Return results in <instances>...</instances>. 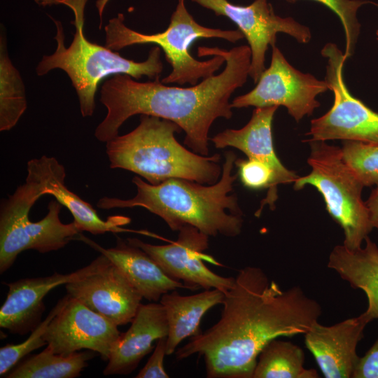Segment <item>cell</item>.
<instances>
[{
	"label": "cell",
	"mask_w": 378,
	"mask_h": 378,
	"mask_svg": "<svg viewBox=\"0 0 378 378\" xmlns=\"http://www.w3.org/2000/svg\"><path fill=\"white\" fill-rule=\"evenodd\" d=\"M236 160L233 151L225 152L221 176L212 185L182 178L153 185L134 176V197H104L97 206L102 209L143 207L163 219L173 231L191 225L209 237H234L241 233L244 222L237 197L231 194L238 175L232 174Z\"/></svg>",
	"instance_id": "3957f363"
},
{
	"label": "cell",
	"mask_w": 378,
	"mask_h": 378,
	"mask_svg": "<svg viewBox=\"0 0 378 378\" xmlns=\"http://www.w3.org/2000/svg\"><path fill=\"white\" fill-rule=\"evenodd\" d=\"M127 241L147 253L167 275L190 290L216 288L225 293L234 284L235 278L220 276L204 263L209 236L193 226L181 227L176 240L164 245L151 244L137 238Z\"/></svg>",
	"instance_id": "7c38bea8"
},
{
	"label": "cell",
	"mask_w": 378,
	"mask_h": 378,
	"mask_svg": "<svg viewBox=\"0 0 378 378\" xmlns=\"http://www.w3.org/2000/svg\"><path fill=\"white\" fill-rule=\"evenodd\" d=\"M224 296V292L212 288L190 295H182L174 290L161 297L159 302L164 308L168 323L167 356L173 354L183 340L200 332L203 316L214 306L222 304Z\"/></svg>",
	"instance_id": "7402d4cb"
},
{
	"label": "cell",
	"mask_w": 378,
	"mask_h": 378,
	"mask_svg": "<svg viewBox=\"0 0 378 378\" xmlns=\"http://www.w3.org/2000/svg\"><path fill=\"white\" fill-rule=\"evenodd\" d=\"M211 55L225 59L224 69L188 88L167 86L160 77L139 82L127 74H117L107 79L100 96L107 113L95 130L97 139L106 143L118 135L120 127L129 118L148 115L177 124L186 133L184 144L193 152L207 156L211 126L217 118H232L230 99L246 82L251 51L246 45L230 50L197 48L198 57Z\"/></svg>",
	"instance_id": "7a4b0ae2"
},
{
	"label": "cell",
	"mask_w": 378,
	"mask_h": 378,
	"mask_svg": "<svg viewBox=\"0 0 378 378\" xmlns=\"http://www.w3.org/2000/svg\"><path fill=\"white\" fill-rule=\"evenodd\" d=\"M376 36H377V41H378V30H377V32H376Z\"/></svg>",
	"instance_id": "d6a6232c"
},
{
	"label": "cell",
	"mask_w": 378,
	"mask_h": 378,
	"mask_svg": "<svg viewBox=\"0 0 378 378\" xmlns=\"http://www.w3.org/2000/svg\"><path fill=\"white\" fill-rule=\"evenodd\" d=\"M27 109L25 88L20 72L11 62L4 36L0 39V131L15 126Z\"/></svg>",
	"instance_id": "d4e9b609"
},
{
	"label": "cell",
	"mask_w": 378,
	"mask_h": 378,
	"mask_svg": "<svg viewBox=\"0 0 378 378\" xmlns=\"http://www.w3.org/2000/svg\"><path fill=\"white\" fill-rule=\"evenodd\" d=\"M311 151L307 176L293 183L296 190L313 186L323 197L330 216L343 229V245L350 250L361 247L373 229L368 209L361 198L364 187L342 158L341 148L323 141H306Z\"/></svg>",
	"instance_id": "52a82bcc"
},
{
	"label": "cell",
	"mask_w": 378,
	"mask_h": 378,
	"mask_svg": "<svg viewBox=\"0 0 378 378\" xmlns=\"http://www.w3.org/2000/svg\"><path fill=\"white\" fill-rule=\"evenodd\" d=\"M270 66L262 72L256 86L235 97L232 108L283 106L296 122L311 115L320 106L318 94L329 90L326 80L295 69L281 50L272 46Z\"/></svg>",
	"instance_id": "30bf717a"
},
{
	"label": "cell",
	"mask_w": 378,
	"mask_h": 378,
	"mask_svg": "<svg viewBox=\"0 0 378 378\" xmlns=\"http://www.w3.org/2000/svg\"><path fill=\"white\" fill-rule=\"evenodd\" d=\"M66 300L62 298L48 314V316L31 331V335L23 342L18 344H6L0 349V376L6 374L18 364V363L28 354L44 345L46 342L43 339L44 332L58 311L61 309Z\"/></svg>",
	"instance_id": "4316f807"
},
{
	"label": "cell",
	"mask_w": 378,
	"mask_h": 378,
	"mask_svg": "<svg viewBox=\"0 0 378 378\" xmlns=\"http://www.w3.org/2000/svg\"><path fill=\"white\" fill-rule=\"evenodd\" d=\"M233 22L246 38L251 51L249 76L256 83L265 70V53L274 46L278 33H284L300 43L312 38L309 28L290 17L277 15L267 0H255L248 6L237 5L228 0H191Z\"/></svg>",
	"instance_id": "8fae6325"
},
{
	"label": "cell",
	"mask_w": 378,
	"mask_h": 378,
	"mask_svg": "<svg viewBox=\"0 0 378 378\" xmlns=\"http://www.w3.org/2000/svg\"><path fill=\"white\" fill-rule=\"evenodd\" d=\"M88 0H41L43 5L63 4L74 11L72 23L76 30L69 47L64 44L62 25L52 19L57 28L55 39L57 48L53 54L44 55L36 68L38 76H44L51 70L59 69L69 77L79 100L83 117H90L95 108L94 97L99 83L106 76L125 74L135 79L143 76L154 80L160 77L163 70L161 48H152L147 59L135 62L122 57L118 52L92 43L84 34V8Z\"/></svg>",
	"instance_id": "5b68a950"
},
{
	"label": "cell",
	"mask_w": 378,
	"mask_h": 378,
	"mask_svg": "<svg viewBox=\"0 0 378 378\" xmlns=\"http://www.w3.org/2000/svg\"><path fill=\"white\" fill-rule=\"evenodd\" d=\"M278 107H255L245 126L239 130L227 129L210 139L216 148L230 146L237 148L245 153L248 158L262 162L272 170V184L268 189L266 197L261 202L257 216L266 204L272 210L274 209L279 185L294 183L299 177L295 172L284 166L274 150L272 125Z\"/></svg>",
	"instance_id": "9a60e30c"
},
{
	"label": "cell",
	"mask_w": 378,
	"mask_h": 378,
	"mask_svg": "<svg viewBox=\"0 0 378 378\" xmlns=\"http://www.w3.org/2000/svg\"><path fill=\"white\" fill-rule=\"evenodd\" d=\"M234 278L218 322L175 351L177 360L202 356L208 378H252L270 341L304 335L322 314L301 287L283 290L260 267H245Z\"/></svg>",
	"instance_id": "6da1fadb"
},
{
	"label": "cell",
	"mask_w": 378,
	"mask_h": 378,
	"mask_svg": "<svg viewBox=\"0 0 378 378\" xmlns=\"http://www.w3.org/2000/svg\"><path fill=\"white\" fill-rule=\"evenodd\" d=\"M107 259L101 253L88 265L69 274L55 273L8 284L7 296L0 309V327L21 335L34 330L41 322L45 309L43 298L52 289L92 272Z\"/></svg>",
	"instance_id": "2e32d148"
},
{
	"label": "cell",
	"mask_w": 378,
	"mask_h": 378,
	"mask_svg": "<svg viewBox=\"0 0 378 378\" xmlns=\"http://www.w3.org/2000/svg\"><path fill=\"white\" fill-rule=\"evenodd\" d=\"M235 166L238 167V174L244 186L255 190L271 187L273 172L264 162L252 158L237 159Z\"/></svg>",
	"instance_id": "f1b7e54d"
},
{
	"label": "cell",
	"mask_w": 378,
	"mask_h": 378,
	"mask_svg": "<svg viewBox=\"0 0 378 378\" xmlns=\"http://www.w3.org/2000/svg\"><path fill=\"white\" fill-rule=\"evenodd\" d=\"M65 288L68 295L117 326L131 323L143 298L108 258L92 272L65 284Z\"/></svg>",
	"instance_id": "5bb4252c"
},
{
	"label": "cell",
	"mask_w": 378,
	"mask_h": 378,
	"mask_svg": "<svg viewBox=\"0 0 378 378\" xmlns=\"http://www.w3.org/2000/svg\"><path fill=\"white\" fill-rule=\"evenodd\" d=\"M167 337L160 338L156 343L153 353L144 367L139 371L136 378H169L164 367V358L167 355Z\"/></svg>",
	"instance_id": "f546056e"
},
{
	"label": "cell",
	"mask_w": 378,
	"mask_h": 378,
	"mask_svg": "<svg viewBox=\"0 0 378 378\" xmlns=\"http://www.w3.org/2000/svg\"><path fill=\"white\" fill-rule=\"evenodd\" d=\"M304 353L289 341L275 338L259 354L252 378H318L315 369L304 367Z\"/></svg>",
	"instance_id": "603a6c76"
},
{
	"label": "cell",
	"mask_w": 378,
	"mask_h": 378,
	"mask_svg": "<svg viewBox=\"0 0 378 378\" xmlns=\"http://www.w3.org/2000/svg\"><path fill=\"white\" fill-rule=\"evenodd\" d=\"M167 335L168 323L163 305L160 302L141 304L130 327L120 333L114 344L103 374H130L152 351L153 343Z\"/></svg>",
	"instance_id": "d6986e66"
},
{
	"label": "cell",
	"mask_w": 378,
	"mask_h": 378,
	"mask_svg": "<svg viewBox=\"0 0 378 378\" xmlns=\"http://www.w3.org/2000/svg\"><path fill=\"white\" fill-rule=\"evenodd\" d=\"M120 335L117 326L67 294L62 307L49 323L43 339L53 353L68 355L88 349L108 360Z\"/></svg>",
	"instance_id": "4fadbf2b"
},
{
	"label": "cell",
	"mask_w": 378,
	"mask_h": 378,
	"mask_svg": "<svg viewBox=\"0 0 378 378\" xmlns=\"http://www.w3.org/2000/svg\"><path fill=\"white\" fill-rule=\"evenodd\" d=\"M106 255L125 274L143 298L158 302L161 297L178 288H189L170 278L160 265L144 251L118 239L114 247L104 248L80 234L76 238Z\"/></svg>",
	"instance_id": "ffe728a7"
},
{
	"label": "cell",
	"mask_w": 378,
	"mask_h": 378,
	"mask_svg": "<svg viewBox=\"0 0 378 378\" xmlns=\"http://www.w3.org/2000/svg\"><path fill=\"white\" fill-rule=\"evenodd\" d=\"M352 378H378V337L366 354L359 358Z\"/></svg>",
	"instance_id": "4dcf8cb0"
},
{
	"label": "cell",
	"mask_w": 378,
	"mask_h": 378,
	"mask_svg": "<svg viewBox=\"0 0 378 378\" xmlns=\"http://www.w3.org/2000/svg\"><path fill=\"white\" fill-rule=\"evenodd\" d=\"M327 59L325 80L334 95L331 108L311 121V138L306 141L341 139L378 144V112L354 97L344 80L343 69L346 61L344 53L333 43L322 48Z\"/></svg>",
	"instance_id": "9c48e42d"
},
{
	"label": "cell",
	"mask_w": 378,
	"mask_h": 378,
	"mask_svg": "<svg viewBox=\"0 0 378 378\" xmlns=\"http://www.w3.org/2000/svg\"><path fill=\"white\" fill-rule=\"evenodd\" d=\"M181 130L171 120L141 115L134 130L106 142L110 168L134 172L153 185L170 178L216 183L222 173L220 155L204 156L186 149L174 136Z\"/></svg>",
	"instance_id": "277c9868"
},
{
	"label": "cell",
	"mask_w": 378,
	"mask_h": 378,
	"mask_svg": "<svg viewBox=\"0 0 378 378\" xmlns=\"http://www.w3.org/2000/svg\"><path fill=\"white\" fill-rule=\"evenodd\" d=\"M105 46L118 50L136 44H155L162 50L172 66L170 74L161 80L164 84L196 85L200 79L215 75L225 62L219 55L204 61L195 59L190 51L191 45L200 38H217L236 43L244 36L239 30H223L199 24L186 9L185 0H178L168 27L162 32L145 34L124 24V15L119 13L108 20L104 27Z\"/></svg>",
	"instance_id": "8992f818"
},
{
	"label": "cell",
	"mask_w": 378,
	"mask_h": 378,
	"mask_svg": "<svg viewBox=\"0 0 378 378\" xmlns=\"http://www.w3.org/2000/svg\"><path fill=\"white\" fill-rule=\"evenodd\" d=\"M89 351L68 355L55 354L47 347L38 354L31 355L18 364L6 376L8 378H74L93 358Z\"/></svg>",
	"instance_id": "cb8c5ba5"
},
{
	"label": "cell",
	"mask_w": 378,
	"mask_h": 378,
	"mask_svg": "<svg viewBox=\"0 0 378 378\" xmlns=\"http://www.w3.org/2000/svg\"><path fill=\"white\" fill-rule=\"evenodd\" d=\"M342 158L365 186L378 184V144L344 141Z\"/></svg>",
	"instance_id": "484cf974"
},
{
	"label": "cell",
	"mask_w": 378,
	"mask_h": 378,
	"mask_svg": "<svg viewBox=\"0 0 378 378\" xmlns=\"http://www.w3.org/2000/svg\"><path fill=\"white\" fill-rule=\"evenodd\" d=\"M370 322L363 312L331 326L318 321L304 334L306 347L326 378H352L360 358L356 348Z\"/></svg>",
	"instance_id": "e0dca14e"
},
{
	"label": "cell",
	"mask_w": 378,
	"mask_h": 378,
	"mask_svg": "<svg viewBox=\"0 0 378 378\" xmlns=\"http://www.w3.org/2000/svg\"><path fill=\"white\" fill-rule=\"evenodd\" d=\"M40 188L33 181L25 179L15 192L2 200L0 208V272L8 270L18 255L33 249L48 253L64 247L76 239L80 230L76 223H63L59 218L62 205L55 199L48 205V213L41 220L32 222L29 213L41 197Z\"/></svg>",
	"instance_id": "ba28073f"
},
{
	"label": "cell",
	"mask_w": 378,
	"mask_h": 378,
	"mask_svg": "<svg viewBox=\"0 0 378 378\" xmlns=\"http://www.w3.org/2000/svg\"><path fill=\"white\" fill-rule=\"evenodd\" d=\"M293 4L300 0H284ZM322 4L332 10L340 18L345 34V51L346 59L351 57L360 34V24L357 18V12L360 6L367 4L378 6V4L365 0H312Z\"/></svg>",
	"instance_id": "83f0119b"
},
{
	"label": "cell",
	"mask_w": 378,
	"mask_h": 378,
	"mask_svg": "<svg viewBox=\"0 0 378 378\" xmlns=\"http://www.w3.org/2000/svg\"><path fill=\"white\" fill-rule=\"evenodd\" d=\"M27 171L26 178L38 186L42 196L52 195L69 209L81 232L97 235L128 231L122 226L130 223V218L113 216L104 220L89 203L68 189L65 185V168L55 158L42 155L31 159L27 162Z\"/></svg>",
	"instance_id": "ac0fdd59"
},
{
	"label": "cell",
	"mask_w": 378,
	"mask_h": 378,
	"mask_svg": "<svg viewBox=\"0 0 378 378\" xmlns=\"http://www.w3.org/2000/svg\"><path fill=\"white\" fill-rule=\"evenodd\" d=\"M365 202L373 228L378 230V184L375 186Z\"/></svg>",
	"instance_id": "1f68e13d"
},
{
	"label": "cell",
	"mask_w": 378,
	"mask_h": 378,
	"mask_svg": "<svg viewBox=\"0 0 378 378\" xmlns=\"http://www.w3.org/2000/svg\"><path fill=\"white\" fill-rule=\"evenodd\" d=\"M365 241L363 248L356 250L335 246L327 265L352 288L365 293L368 305L364 314L372 321L378 319V246L369 236Z\"/></svg>",
	"instance_id": "44dd1931"
}]
</instances>
